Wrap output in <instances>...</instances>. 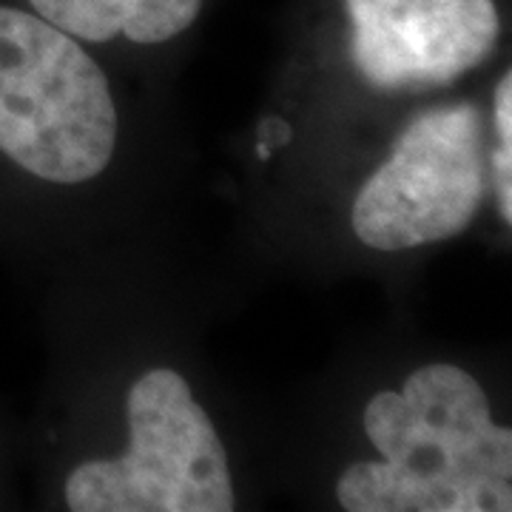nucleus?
<instances>
[{
	"label": "nucleus",
	"instance_id": "obj_1",
	"mask_svg": "<svg viewBox=\"0 0 512 512\" xmlns=\"http://www.w3.org/2000/svg\"><path fill=\"white\" fill-rule=\"evenodd\" d=\"M365 430L384 458L342 473L336 493L345 510H512L510 427L495 424L487 393L461 367L424 365L402 393H376Z\"/></svg>",
	"mask_w": 512,
	"mask_h": 512
},
{
	"label": "nucleus",
	"instance_id": "obj_2",
	"mask_svg": "<svg viewBox=\"0 0 512 512\" xmlns=\"http://www.w3.org/2000/svg\"><path fill=\"white\" fill-rule=\"evenodd\" d=\"M109 80L40 15L0 6V151L49 183L97 177L114 154Z\"/></svg>",
	"mask_w": 512,
	"mask_h": 512
},
{
	"label": "nucleus",
	"instance_id": "obj_3",
	"mask_svg": "<svg viewBox=\"0 0 512 512\" xmlns=\"http://www.w3.org/2000/svg\"><path fill=\"white\" fill-rule=\"evenodd\" d=\"M131 447L86 461L66 481L74 512H231L228 458L177 370L154 367L128 393Z\"/></svg>",
	"mask_w": 512,
	"mask_h": 512
},
{
	"label": "nucleus",
	"instance_id": "obj_4",
	"mask_svg": "<svg viewBox=\"0 0 512 512\" xmlns=\"http://www.w3.org/2000/svg\"><path fill=\"white\" fill-rule=\"evenodd\" d=\"M484 200V120L470 103L424 111L353 205V231L376 251L461 234Z\"/></svg>",
	"mask_w": 512,
	"mask_h": 512
},
{
	"label": "nucleus",
	"instance_id": "obj_5",
	"mask_svg": "<svg viewBox=\"0 0 512 512\" xmlns=\"http://www.w3.org/2000/svg\"><path fill=\"white\" fill-rule=\"evenodd\" d=\"M353 63L379 92L456 83L493 55L501 20L493 0H345Z\"/></svg>",
	"mask_w": 512,
	"mask_h": 512
},
{
	"label": "nucleus",
	"instance_id": "obj_6",
	"mask_svg": "<svg viewBox=\"0 0 512 512\" xmlns=\"http://www.w3.org/2000/svg\"><path fill=\"white\" fill-rule=\"evenodd\" d=\"M37 15L72 37L103 43L123 35L134 43H163L185 32L202 0H29Z\"/></svg>",
	"mask_w": 512,
	"mask_h": 512
},
{
	"label": "nucleus",
	"instance_id": "obj_7",
	"mask_svg": "<svg viewBox=\"0 0 512 512\" xmlns=\"http://www.w3.org/2000/svg\"><path fill=\"white\" fill-rule=\"evenodd\" d=\"M495 128H498V140L501 146H512V74L507 72L501 77L498 89H495Z\"/></svg>",
	"mask_w": 512,
	"mask_h": 512
},
{
	"label": "nucleus",
	"instance_id": "obj_8",
	"mask_svg": "<svg viewBox=\"0 0 512 512\" xmlns=\"http://www.w3.org/2000/svg\"><path fill=\"white\" fill-rule=\"evenodd\" d=\"M259 137H262V143H268V146H285L288 140H291V128L288 123H282V120H265L262 126H259Z\"/></svg>",
	"mask_w": 512,
	"mask_h": 512
},
{
	"label": "nucleus",
	"instance_id": "obj_9",
	"mask_svg": "<svg viewBox=\"0 0 512 512\" xmlns=\"http://www.w3.org/2000/svg\"><path fill=\"white\" fill-rule=\"evenodd\" d=\"M256 154H259L262 160H268V157H271V146H268V143H259V146H256Z\"/></svg>",
	"mask_w": 512,
	"mask_h": 512
}]
</instances>
